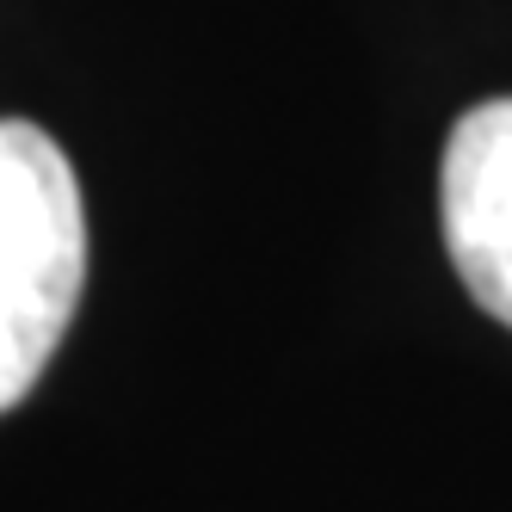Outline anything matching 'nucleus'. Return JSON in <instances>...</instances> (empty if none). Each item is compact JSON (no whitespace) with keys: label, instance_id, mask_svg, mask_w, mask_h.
<instances>
[{"label":"nucleus","instance_id":"2","mask_svg":"<svg viewBox=\"0 0 512 512\" xmlns=\"http://www.w3.org/2000/svg\"><path fill=\"white\" fill-rule=\"evenodd\" d=\"M438 216L457 278L512 327V99H488L451 130L438 167Z\"/></svg>","mask_w":512,"mask_h":512},{"label":"nucleus","instance_id":"1","mask_svg":"<svg viewBox=\"0 0 512 512\" xmlns=\"http://www.w3.org/2000/svg\"><path fill=\"white\" fill-rule=\"evenodd\" d=\"M87 278V216L68 155L38 130L0 124V414L19 408L68 334Z\"/></svg>","mask_w":512,"mask_h":512}]
</instances>
